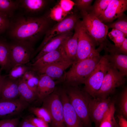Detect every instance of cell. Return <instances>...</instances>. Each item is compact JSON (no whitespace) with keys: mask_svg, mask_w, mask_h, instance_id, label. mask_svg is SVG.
<instances>
[{"mask_svg":"<svg viewBox=\"0 0 127 127\" xmlns=\"http://www.w3.org/2000/svg\"><path fill=\"white\" fill-rule=\"evenodd\" d=\"M48 24L45 17L21 16L10 21L8 33L14 40L33 44L46 31Z\"/></svg>","mask_w":127,"mask_h":127,"instance_id":"6da1fadb","label":"cell"},{"mask_svg":"<svg viewBox=\"0 0 127 127\" xmlns=\"http://www.w3.org/2000/svg\"><path fill=\"white\" fill-rule=\"evenodd\" d=\"M101 56L99 53L86 59L74 62L69 70L64 73L62 81L64 84L78 87L81 84H84Z\"/></svg>","mask_w":127,"mask_h":127,"instance_id":"7a4b0ae2","label":"cell"},{"mask_svg":"<svg viewBox=\"0 0 127 127\" xmlns=\"http://www.w3.org/2000/svg\"><path fill=\"white\" fill-rule=\"evenodd\" d=\"M64 88L69 101L74 108L84 127H91L88 106L91 97L84 90L78 87L64 84Z\"/></svg>","mask_w":127,"mask_h":127,"instance_id":"3957f363","label":"cell"},{"mask_svg":"<svg viewBox=\"0 0 127 127\" xmlns=\"http://www.w3.org/2000/svg\"><path fill=\"white\" fill-rule=\"evenodd\" d=\"M82 24L86 31L99 46V52L106 47L109 43L107 39L109 28L98 18L85 10L81 11Z\"/></svg>","mask_w":127,"mask_h":127,"instance_id":"277c9868","label":"cell"},{"mask_svg":"<svg viewBox=\"0 0 127 127\" xmlns=\"http://www.w3.org/2000/svg\"><path fill=\"white\" fill-rule=\"evenodd\" d=\"M111 65L107 54L101 56L95 68L85 81L83 90L93 98L100 88Z\"/></svg>","mask_w":127,"mask_h":127,"instance_id":"5b68a950","label":"cell"},{"mask_svg":"<svg viewBox=\"0 0 127 127\" xmlns=\"http://www.w3.org/2000/svg\"><path fill=\"white\" fill-rule=\"evenodd\" d=\"M60 89L56 87L53 92L43 100L42 107L49 112L52 127H66L63 116V106L60 96Z\"/></svg>","mask_w":127,"mask_h":127,"instance_id":"8992f818","label":"cell"},{"mask_svg":"<svg viewBox=\"0 0 127 127\" xmlns=\"http://www.w3.org/2000/svg\"><path fill=\"white\" fill-rule=\"evenodd\" d=\"M33 44L27 41L15 40L8 43L11 69L17 64H28L32 59L35 51Z\"/></svg>","mask_w":127,"mask_h":127,"instance_id":"52a82bcc","label":"cell"},{"mask_svg":"<svg viewBox=\"0 0 127 127\" xmlns=\"http://www.w3.org/2000/svg\"><path fill=\"white\" fill-rule=\"evenodd\" d=\"M125 76L111 64L101 87L95 94L94 98H106L109 96L117 88L124 84Z\"/></svg>","mask_w":127,"mask_h":127,"instance_id":"ba28073f","label":"cell"},{"mask_svg":"<svg viewBox=\"0 0 127 127\" xmlns=\"http://www.w3.org/2000/svg\"><path fill=\"white\" fill-rule=\"evenodd\" d=\"M76 25L78 32L76 61L86 59L99 53L95 48V42L86 31L81 20H79Z\"/></svg>","mask_w":127,"mask_h":127,"instance_id":"9c48e42d","label":"cell"},{"mask_svg":"<svg viewBox=\"0 0 127 127\" xmlns=\"http://www.w3.org/2000/svg\"><path fill=\"white\" fill-rule=\"evenodd\" d=\"M79 18V16L77 14H71L59 22L48 31L43 41L35 50L33 56H35L44 46L52 39L61 34L71 31L74 29Z\"/></svg>","mask_w":127,"mask_h":127,"instance_id":"30bf717a","label":"cell"},{"mask_svg":"<svg viewBox=\"0 0 127 127\" xmlns=\"http://www.w3.org/2000/svg\"><path fill=\"white\" fill-rule=\"evenodd\" d=\"M109 96L106 98H91L88 109L90 118L94 123L95 127H99L111 102Z\"/></svg>","mask_w":127,"mask_h":127,"instance_id":"8fae6325","label":"cell"},{"mask_svg":"<svg viewBox=\"0 0 127 127\" xmlns=\"http://www.w3.org/2000/svg\"><path fill=\"white\" fill-rule=\"evenodd\" d=\"M29 104L19 97L10 100L0 99V118L8 119L19 117Z\"/></svg>","mask_w":127,"mask_h":127,"instance_id":"7c38bea8","label":"cell"},{"mask_svg":"<svg viewBox=\"0 0 127 127\" xmlns=\"http://www.w3.org/2000/svg\"><path fill=\"white\" fill-rule=\"evenodd\" d=\"M62 44L57 49L45 54L29 64L30 70L35 71L52 64L69 60L67 57Z\"/></svg>","mask_w":127,"mask_h":127,"instance_id":"4fadbf2b","label":"cell"},{"mask_svg":"<svg viewBox=\"0 0 127 127\" xmlns=\"http://www.w3.org/2000/svg\"><path fill=\"white\" fill-rule=\"evenodd\" d=\"M60 96L63 108V116L66 127H84L70 103L63 88L60 89Z\"/></svg>","mask_w":127,"mask_h":127,"instance_id":"5bb4252c","label":"cell"},{"mask_svg":"<svg viewBox=\"0 0 127 127\" xmlns=\"http://www.w3.org/2000/svg\"><path fill=\"white\" fill-rule=\"evenodd\" d=\"M127 9V0H112L98 18L103 23L110 22L122 16Z\"/></svg>","mask_w":127,"mask_h":127,"instance_id":"9a60e30c","label":"cell"},{"mask_svg":"<svg viewBox=\"0 0 127 127\" xmlns=\"http://www.w3.org/2000/svg\"><path fill=\"white\" fill-rule=\"evenodd\" d=\"M74 63L70 60L56 63L46 66L35 72L38 74H44L54 80L62 81L65 71Z\"/></svg>","mask_w":127,"mask_h":127,"instance_id":"2e32d148","label":"cell"},{"mask_svg":"<svg viewBox=\"0 0 127 127\" xmlns=\"http://www.w3.org/2000/svg\"><path fill=\"white\" fill-rule=\"evenodd\" d=\"M39 81L37 87L36 94L37 99L36 101L39 103L54 91L56 82L53 79L44 74H38Z\"/></svg>","mask_w":127,"mask_h":127,"instance_id":"e0dca14e","label":"cell"},{"mask_svg":"<svg viewBox=\"0 0 127 127\" xmlns=\"http://www.w3.org/2000/svg\"><path fill=\"white\" fill-rule=\"evenodd\" d=\"M19 79H12L6 75L0 91V99L10 100L18 98L20 96L18 88Z\"/></svg>","mask_w":127,"mask_h":127,"instance_id":"ac0fdd59","label":"cell"},{"mask_svg":"<svg viewBox=\"0 0 127 127\" xmlns=\"http://www.w3.org/2000/svg\"><path fill=\"white\" fill-rule=\"evenodd\" d=\"M73 35L71 31H69L58 35L52 39L33 58L32 63L45 54L57 49Z\"/></svg>","mask_w":127,"mask_h":127,"instance_id":"d6986e66","label":"cell"},{"mask_svg":"<svg viewBox=\"0 0 127 127\" xmlns=\"http://www.w3.org/2000/svg\"><path fill=\"white\" fill-rule=\"evenodd\" d=\"M74 33L66 40L62 44L67 58L74 62L76 61L78 32L76 24L74 28Z\"/></svg>","mask_w":127,"mask_h":127,"instance_id":"ffe728a7","label":"cell"},{"mask_svg":"<svg viewBox=\"0 0 127 127\" xmlns=\"http://www.w3.org/2000/svg\"><path fill=\"white\" fill-rule=\"evenodd\" d=\"M110 53L107 54L111 64L120 73L126 76L127 75V55L118 53L114 51L107 50Z\"/></svg>","mask_w":127,"mask_h":127,"instance_id":"44dd1931","label":"cell"},{"mask_svg":"<svg viewBox=\"0 0 127 127\" xmlns=\"http://www.w3.org/2000/svg\"><path fill=\"white\" fill-rule=\"evenodd\" d=\"M0 67L2 70L8 72L11 69L8 43L0 40Z\"/></svg>","mask_w":127,"mask_h":127,"instance_id":"7402d4cb","label":"cell"},{"mask_svg":"<svg viewBox=\"0 0 127 127\" xmlns=\"http://www.w3.org/2000/svg\"><path fill=\"white\" fill-rule=\"evenodd\" d=\"M18 88L19 97L29 104L37 99L36 93L28 86L22 77L19 79Z\"/></svg>","mask_w":127,"mask_h":127,"instance_id":"603a6c76","label":"cell"},{"mask_svg":"<svg viewBox=\"0 0 127 127\" xmlns=\"http://www.w3.org/2000/svg\"><path fill=\"white\" fill-rule=\"evenodd\" d=\"M19 7L23 8L28 13H33L39 11L44 6L46 1L43 0H16Z\"/></svg>","mask_w":127,"mask_h":127,"instance_id":"cb8c5ba5","label":"cell"},{"mask_svg":"<svg viewBox=\"0 0 127 127\" xmlns=\"http://www.w3.org/2000/svg\"><path fill=\"white\" fill-rule=\"evenodd\" d=\"M115 111L114 102L111 101L99 127H119L114 117Z\"/></svg>","mask_w":127,"mask_h":127,"instance_id":"d4e9b609","label":"cell"},{"mask_svg":"<svg viewBox=\"0 0 127 127\" xmlns=\"http://www.w3.org/2000/svg\"><path fill=\"white\" fill-rule=\"evenodd\" d=\"M112 0H96L87 12L98 18L104 12Z\"/></svg>","mask_w":127,"mask_h":127,"instance_id":"484cf974","label":"cell"},{"mask_svg":"<svg viewBox=\"0 0 127 127\" xmlns=\"http://www.w3.org/2000/svg\"><path fill=\"white\" fill-rule=\"evenodd\" d=\"M29 64H20L16 65L9 71L7 76L13 79H18L22 77L27 71L30 70Z\"/></svg>","mask_w":127,"mask_h":127,"instance_id":"4316f807","label":"cell"},{"mask_svg":"<svg viewBox=\"0 0 127 127\" xmlns=\"http://www.w3.org/2000/svg\"><path fill=\"white\" fill-rule=\"evenodd\" d=\"M28 87L36 93L39 81V76L35 71L29 70L26 71L22 77Z\"/></svg>","mask_w":127,"mask_h":127,"instance_id":"83f0119b","label":"cell"},{"mask_svg":"<svg viewBox=\"0 0 127 127\" xmlns=\"http://www.w3.org/2000/svg\"><path fill=\"white\" fill-rule=\"evenodd\" d=\"M19 8L17 1L11 0H0V12L4 13L10 17L14 11Z\"/></svg>","mask_w":127,"mask_h":127,"instance_id":"f1b7e54d","label":"cell"},{"mask_svg":"<svg viewBox=\"0 0 127 127\" xmlns=\"http://www.w3.org/2000/svg\"><path fill=\"white\" fill-rule=\"evenodd\" d=\"M28 109L29 112L35 115L37 117L48 123L51 122V119L50 114L45 108L42 107H37L29 106Z\"/></svg>","mask_w":127,"mask_h":127,"instance_id":"f546056e","label":"cell"},{"mask_svg":"<svg viewBox=\"0 0 127 127\" xmlns=\"http://www.w3.org/2000/svg\"><path fill=\"white\" fill-rule=\"evenodd\" d=\"M115 22L107 25L109 28L114 29L123 32L125 36H127V16L124 13L118 18Z\"/></svg>","mask_w":127,"mask_h":127,"instance_id":"4dcf8cb0","label":"cell"},{"mask_svg":"<svg viewBox=\"0 0 127 127\" xmlns=\"http://www.w3.org/2000/svg\"><path fill=\"white\" fill-rule=\"evenodd\" d=\"M110 39L114 43V46L118 48L121 45L126 37L124 33L121 31L114 29L108 33L107 35Z\"/></svg>","mask_w":127,"mask_h":127,"instance_id":"1f68e13d","label":"cell"},{"mask_svg":"<svg viewBox=\"0 0 127 127\" xmlns=\"http://www.w3.org/2000/svg\"><path fill=\"white\" fill-rule=\"evenodd\" d=\"M68 14L58 4L51 9L49 16L52 20L59 22L64 20Z\"/></svg>","mask_w":127,"mask_h":127,"instance_id":"d6a6232c","label":"cell"},{"mask_svg":"<svg viewBox=\"0 0 127 127\" xmlns=\"http://www.w3.org/2000/svg\"><path fill=\"white\" fill-rule=\"evenodd\" d=\"M119 105L120 112L124 117H127V88L126 87L121 93Z\"/></svg>","mask_w":127,"mask_h":127,"instance_id":"836d02e7","label":"cell"},{"mask_svg":"<svg viewBox=\"0 0 127 127\" xmlns=\"http://www.w3.org/2000/svg\"><path fill=\"white\" fill-rule=\"evenodd\" d=\"M9 17L6 14L0 12V34L8 28L10 22Z\"/></svg>","mask_w":127,"mask_h":127,"instance_id":"e575fe53","label":"cell"},{"mask_svg":"<svg viewBox=\"0 0 127 127\" xmlns=\"http://www.w3.org/2000/svg\"><path fill=\"white\" fill-rule=\"evenodd\" d=\"M25 118L30 123L36 127H49L48 123L33 115H29Z\"/></svg>","mask_w":127,"mask_h":127,"instance_id":"d590c367","label":"cell"},{"mask_svg":"<svg viewBox=\"0 0 127 127\" xmlns=\"http://www.w3.org/2000/svg\"><path fill=\"white\" fill-rule=\"evenodd\" d=\"M20 119V117H18L0 120V127H17Z\"/></svg>","mask_w":127,"mask_h":127,"instance_id":"8d00e7d4","label":"cell"},{"mask_svg":"<svg viewBox=\"0 0 127 127\" xmlns=\"http://www.w3.org/2000/svg\"><path fill=\"white\" fill-rule=\"evenodd\" d=\"M93 0H77L74 2L75 5L81 10L89 11L91 6V4Z\"/></svg>","mask_w":127,"mask_h":127,"instance_id":"74e56055","label":"cell"},{"mask_svg":"<svg viewBox=\"0 0 127 127\" xmlns=\"http://www.w3.org/2000/svg\"><path fill=\"white\" fill-rule=\"evenodd\" d=\"M58 4L62 10L68 14L75 5V2L70 0H61Z\"/></svg>","mask_w":127,"mask_h":127,"instance_id":"f35d334b","label":"cell"},{"mask_svg":"<svg viewBox=\"0 0 127 127\" xmlns=\"http://www.w3.org/2000/svg\"><path fill=\"white\" fill-rule=\"evenodd\" d=\"M117 117L119 127H127V121L125 118L122 115H118Z\"/></svg>","mask_w":127,"mask_h":127,"instance_id":"ab89813d","label":"cell"},{"mask_svg":"<svg viewBox=\"0 0 127 127\" xmlns=\"http://www.w3.org/2000/svg\"><path fill=\"white\" fill-rule=\"evenodd\" d=\"M18 125V127H36L30 123L25 118L19 122Z\"/></svg>","mask_w":127,"mask_h":127,"instance_id":"60d3db41","label":"cell"},{"mask_svg":"<svg viewBox=\"0 0 127 127\" xmlns=\"http://www.w3.org/2000/svg\"><path fill=\"white\" fill-rule=\"evenodd\" d=\"M2 71L1 70L0 71V91L4 80L6 76V75H3L1 74Z\"/></svg>","mask_w":127,"mask_h":127,"instance_id":"b9f144b4","label":"cell"},{"mask_svg":"<svg viewBox=\"0 0 127 127\" xmlns=\"http://www.w3.org/2000/svg\"><path fill=\"white\" fill-rule=\"evenodd\" d=\"M2 70L0 69V71L1 70Z\"/></svg>","mask_w":127,"mask_h":127,"instance_id":"7bdbcfd3","label":"cell"}]
</instances>
